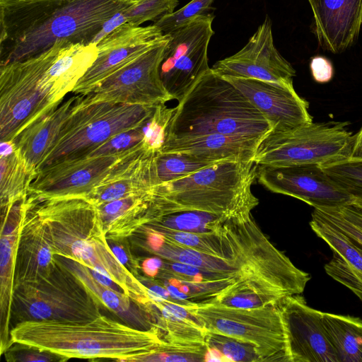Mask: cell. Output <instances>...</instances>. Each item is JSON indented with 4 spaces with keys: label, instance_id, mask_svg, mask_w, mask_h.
<instances>
[{
    "label": "cell",
    "instance_id": "7dc6e473",
    "mask_svg": "<svg viewBox=\"0 0 362 362\" xmlns=\"http://www.w3.org/2000/svg\"><path fill=\"white\" fill-rule=\"evenodd\" d=\"M123 10V9H122ZM122 10L115 14L103 25L100 31L97 34L93 41V44L97 45L104 37L119 25L127 23Z\"/></svg>",
    "mask_w": 362,
    "mask_h": 362
},
{
    "label": "cell",
    "instance_id": "816d5d0a",
    "mask_svg": "<svg viewBox=\"0 0 362 362\" xmlns=\"http://www.w3.org/2000/svg\"><path fill=\"white\" fill-rule=\"evenodd\" d=\"M351 204L362 211V200L355 199Z\"/></svg>",
    "mask_w": 362,
    "mask_h": 362
},
{
    "label": "cell",
    "instance_id": "9c48e42d",
    "mask_svg": "<svg viewBox=\"0 0 362 362\" xmlns=\"http://www.w3.org/2000/svg\"><path fill=\"white\" fill-rule=\"evenodd\" d=\"M100 308L57 259V267L47 277L14 288L11 317L17 319V323L42 320H85L100 315Z\"/></svg>",
    "mask_w": 362,
    "mask_h": 362
},
{
    "label": "cell",
    "instance_id": "b9f144b4",
    "mask_svg": "<svg viewBox=\"0 0 362 362\" xmlns=\"http://www.w3.org/2000/svg\"><path fill=\"white\" fill-rule=\"evenodd\" d=\"M148 121L136 128L114 136L87 156H119L136 147L144 140Z\"/></svg>",
    "mask_w": 362,
    "mask_h": 362
},
{
    "label": "cell",
    "instance_id": "ba28073f",
    "mask_svg": "<svg viewBox=\"0 0 362 362\" xmlns=\"http://www.w3.org/2000/svg\"><path fill=\"white\" fill-rule=\"evenodd\" d=\"M348 124L313 122L286 131H271L259 144L254 162L257 165H322L349 158L355 135Z\"/></svg>",
    "mask_w": 362,
    "mask_h": 362
},
{
    "label": "cell",
    "instance_id": "cb8c5ba5",
    "mask_svg": "<svg viewBox=\"0 0 362 362\" xmlns=\"http://www.w3.org/2000/svg\"><path fill=\"white\" fill-rule=\"evenodd\" d=\"M310 226L332 252V257L324 267L333 279L351 290L362 303V250L337 228L312 214Z\"/></svg>",
    "mask_w": 362,
    "mask_h": 362
},
{
    "label": "cell",
    "instance_id": "e575fe53",
    "mask_svg": "<svg viewBox=\"0 0 362 362\" xmlns=\"http://www.w3.org/2000/svg\"><path fill=\"white\" fill-rule=\"evenodd\" d=\"M214 163L184 153L158 152L155 156L157 185L183 178Z\"/></svg>",
    "mask_w": 362,
    "mask_h": 362
},
{
    "label": "cell",
    "instance_id": "74e56055",
    "mask_svg": "<svg viewBox=\"0 0 362 362\" xmlns=\"http://www.w3.org/2000/svg\"><path fill=\"white\" fill-rule=\"evenodd\" d=\"M209 349L206 344H176L164 342L156 351L139 361H205Z\"/></svg>",
    "mask_w": 362,
    "mask_h": 362
},
{
    "label": "cell",
    "instance_id": "e0dca14e",
    "mask_svg": "<svg viewBox=\"0 0 362 362\" xmlns=\"http://www.w3.org/2000/svg\"><path fill=\"white\" fill-rule=\"evenodd\" d=\"M125 153L87 156L47 166L37 173L29 192L39 197L87 195Z\"/></svg>",
    "mask_w": 362,
    "mask_h": 362
},
{
    "label": "cell",
    "instance_id": "7c38bea8",
    "mask_svg": "<svg viewBox=\"0 0 362 362\" xmlns=\"http://www.w3.org/2000/svg\"><path fill=\"white\" fill-rule=\"evenodd\" d=\"M164 40L117 71L86 94L93 101L156 106L172 100L160 76Z\"/></svg>",
    "mask_w": 362,
    "mask_h": 362
},
{
    "label": "cell",
    "instance_id": "3957f363",
    "mask_svg": "<svg viewBox=\"0 0 362 362\" xmlns=\"http://www.w3.org/2000/svg\"><path fill=\"white\" fill-rule=\"evenodd\" d=\"M29 197L47 227L54 255L87 266L111 279L134 303L150 308L147 287L112 252L98 210L86 195Z\"/></svg>",
    "mask_w": 362,
    "mask_h": 362
},
{
    "label": "cell",
    "instance_id": "4fadbf2b",
    "mask_svg": "<svg viewBox=\"0 0 362 362\" xmlns=\"http://www.w3.org/2000/svg\"><path fill=\"white\" fill-rule=\"evenodd\" d=\"M257 178L268 190L298 199L314 208H340L354 201L320 165H257Z\"/></svg>",
    "mask_w": 362,
    "mask_h": 362
},
{
    "label": "cell",
    "instance_id": "30bf717a",
    "mask_svg": "<svg viewBox=\"0 0 362 362\" xmlns=\"http://www.w3.org/2000/svg\"><path fill=\"white\" fill-rule=\"evenodd\" d=\"M188 309L198 317L206 330L253 344L263 362H290L277 304L244 309L214 303Z\"/></svg>",
    "mask_w": 362,
    "mask_h": 362
},
{
    "label": "cell",
    "instance_id": "7402d4cb",
    "mask_svg": "<svg viewBox=\"0 0 362 362\" xmlns=\"http://www.w3.org/2000/svg\"><path fill=\"white\" fill-rule=\"evenodd\" d=\"M28 195L1 206L0 240V351L11 346L10 324L12 314L16 260L19 228Z\"/></svg>",
    "mask_w": 362,
    "mask_h": 362
},
{
    "label": "cell",
    "instance_id": "f6af8a7d",
    "mask_svg": "<svg viewBox=\"0 0 362 362\" xmlns=\"http://www.w3.org/2000/svg\"><path fill=\"white\" fill-rule=\"evenodd\" d=\"M310 69L313 79L320 83L329 82L334 75L332 62L322 56L313 57L310 62Z\"/></svg>",
    "mask_w": 362,
    "mask_h": 362
},
{
    "label": "cell",
    "instance_id": "4dcf8cb0",
    "mask_svg": "<svg viewBox=\"0 0 362 362\" xmlns=\"http://www.w3.org/2000/svg\"><path fill=\"white\" fill-rule=\"evenodd\" d=\"M55 256L58 261L76 276L101 308L115 313L129 310L131 299L124 291L119 292L111 286L100 281L87 266L71 259Z\"/></svg>",
    "mask_w": 362,
    "mask_h": 362
},
{
    "label": "cell",
    "instance_id": "8d00e7d4",
    "mask_svg": "<svg viewBox=\"0 0 362 362\" xmlns=\"http://www.w3.org/2000/svg\"><path fill=\"white\" fill-rule=\"evenodd\" d=\"M321 167L354 200H362V160L349 158Z\"/></svg>",
    "mask_w": 362,
    "mask_h": 362
},
{
    "label": "cell",
    "instance_id": "681fc988",
    "mask_svg": "<svg viewBox=\"0 0 362 362\" xmlns=\"http://www.w3.org/2000/svg\"><path fill=\"white\" fill-rule=\"evenodd\" d=\"M162 264V258L159 257H148L141 263V269L144 274L151 279H155Z\"/></svg>",
    "mask_w": 362,
    "mask_h": 362
},
{
    "label": "cell",
    "instance_id": "9a60e30c",
    "mask_svg": "<svg viewBox=\"0 0 362 362\" xmlns=\"http://www.w3.org/2000/svg\"><path fill=\"white\" fill-rule=\"evenodd\" d=\"M290 362H339L322 320L323 312L306 303L300 294L278 303Z\"/></svg>",
    "mask_w": 362,
    "mask_h": 362
},
{
    "label": "cell",
    "instance_id": "60d3db41",
    "mask_svg": "<svg viewBox=\"0 0 362 362\" xmlns=\"http://www.w3.org/2000/svg\"><path fill=\"white\" fill-rule=\"evenodd\" d=\"M175 107L169 108L165 104L156 105L149 119L144 140V147L151 152L158 153L161 148Z\"/></svg>",
    "mask_w": 362,
    "mask_h": 362
},
{
    "label": "cell",
    "instance_id": "d4e9b609",
    "mask_svg": "<svg viewBox=\"0 0 362 362\" xmlns=\"http://www.w3.org/2000/svg\"><path fill=\"white\" fill-rule=\"evenodd\" d=\"M78 95L57 107L23 129L11 141L14 149L35 176L40 163L55 143L62 127L69 115Z\"/></svg>",
    "mask_w": 362,
    "mask_h": 362
},
{
    "label": "cell",
    "instance_id": "44dd1931",
    "mask_svg": "<svg viewBox=\"0 0 362 362\" xmlns=\"http://www.w3.org/2000/svg\"><path fill=\"white\" fill-rule=\"evenodd\" d=\"M311 30L321 48L337 54L357 40L362 26V0H308Z\"/></svg>",
    "mask_w": 362,
    "mask_h": 362
},
{
    "label": "cell",
    "instance_id": "f1b7e54d",
    "mask_svg": "<svg viewBox=\"0 0 362 362\" xmlns=\"http://www.w3.org/2000/svg\"><path fill=\"white\" fill-rule=\"evenodd\" d=\"M287 296L284 292L256 276H245L223 293L215 303L221 305L252 309L277 304Z\"/></svg>",
    "mask_w": 362,
    "mask_h": 362
},
{
    "label": "cell",
    "instance_id": "7bdbcfd3",
    "mask_svg": "<svg viewBox=\"0 0 362 362\" xmlns=\"http://www.w3.org/2000/svg\"><path fill=\"white\" fill-rule=\"evenodd\" d=\"M313 211L346 235L362 250V230L344 218L338 208H314Z\"/></svg>",
    "mask_w": 362,
    "mask_h": 362
},
{
    "label": "cell",
    "instance_id": "6da1fadb",
    "mask_svg": "<svg viewBox=\"0 0 362 362\" xmlns=\"http://www.w3.org/2000/svg\"><path fill=\"white\" fill-rule=\"evenodd\" d=\"M124 0H0V66L59 42L90 45Z\"/></svg>",
    "mask_w": 362,
    "mask_h": 362
},
{
    "label": "cell",
    "instance_id": "7a4b0ae2",
    "mask_svg": "<svg viewBox=\"0 0 362 362\" xmlns=\"http://www.w3.org/2000/svg\"><path fill=\"white\" fill-rule=\"evenodd\" d=\"M88 68L80 44L59 42L35 57L0 66V139L11 141L62 101Z\"/></svg>",
    "mask_w": 362,
    "mask_h": 362
},
{
    "label": "cell",
    "instance_id": "ac0fdd59",
    "mask_svg": "<svg viewBox=\"0 0 362 362\" xmlns=\"http://www.w3.org/2000/svg\"><path fill=\"white\" fill-rule=\"evenodd\" d=\"M225 78L262 112L272 131H286L313 122L308 103L298 95L293 86L255 78Z\"/></svg>",
    "mask_w": 362,
    "mask_h": 362
},
{
    "label": "cell",
    "instance_id": "5b68a950",
    "mask_svg": "<svg viewBox=\"0 0 362 362\" xmlns=\"http://www.w3.org/2000/svg\"><path fill=\"white\" fill-rule=\"evenodd\" d=\"M257 175V165L253 160H223L157 185L151 189L146 225L161 214L181 210L229 216L252 212L259 204L251 190Z\"/></svg>",
    "mask_w": 362,
    "mask_h": 362
},
{
    "label": "cell",
    "instance_id": "2e32d148",
    "mask_svg": "<svg viewBox=\"0 0 362 362\" xmlns=\"http://www.w3.org/2000/svg\"><path fill=\"white\" fill-rule=\"evenodd\" d=\"M222 77L255 78L293 86L296 71L277 50L269 17L246 45L235 54L221 59L211 68Z\"/></svg>",
    "mask_w": 362,
    "mask_h": 362
},
{
    "label": "cell",
    "instance_id": "52a82bcc",
    "mask_svg": "<svg viewBox=\"0 0 362 362\" xmlns=\"http://www.w3.org/2000/svg\"><path fill=\"white\" fill-rule=\"evenodd\" d=\"M156 107L93 101L78 95L37 173L57 163L86 157L114 136L146 123Z\"/></svg>",
    "mask_w": 362,
    "mask_h": 362
},
{
    "label": "cell",
    "instance_id": "ffe728a7",
    "mask_svg": "<svg viewBox=\"0 0 362 362\" xmlns=\"http://www.w3.org/2000/svg\"><path fill=\"white\" fill-rule=\"evenodd\" d=\"M143 143L122 155L86 197L94 204L146 193L157 185L155 156Z\"/></svg>",
    "mask_w": 362,
    "mask_h": 362
},
{
    "label": "cell",
    "instance_id": "4316f807",
    "mask_svg": "<svg viewBox=\"0 0 362 362\" xmlns=\"http://www.w3.org/2000/svg\"><path fill=\"white\" fill-rule=\"evenodd\" d=\"M151 316L168 343L204 344L207 330L185 305L175 302L151 300Z\"/></svg>",
    "mask_w": 362,
    "mask_h": 362
},
{
    "label": "cell",
    "instance_id": "f5cc1de1",
    "mask_svg": "<svg viewBox=\"0 0 362 362\" xmlns=\"http://www.w3.org/2000/svg\"><path fill=\"white\" fill-rule=\"evenodd\" d=\"M126 1L133 4H134L135 2H136L138 0H125Z\"/></svg>",
    "mask_w": 362,
    "mask_h": 362
},
{
    "label": "cell",
    "instance_id": "8fae6325",
    "mask_svg": "<svg viewBox=\"0 0 362 362\" xmlns=\"http://www.w3.org/2000/svg\"><path fill=\"white\" fill-rule=\"evenodd\" d=\"M214 18L209 13L168 33L170 37L159 72L172 100L179 102L211 69L208 47L214 33Z\"/></svg>",
    "mask_w": 362,
    "mask_h": 362
},
{
    "label": "cell",
    "instance_id": "836d02e7",
    "mask_svg": "<svg viewBox=\"0 0 362 362\" xmlns=\"http://www.w3.org/2000/svg\"><path fill=\"white\" fill-rule=\"evenodd\" d=\"M146 226L160 233L163 238L168 241L205 254L212 255L228 261L231 255V247L218 228L214 231L192 233L173 230L148 225Z\"/></svg>",
    "mask_w": 362,
    "mask_h": 362
},
{
    "label": "cell",
    "instance_id": "8992f818",
    "mask_svg": "<svg viewBox=\"0 0 362 362\" xmlns=\"http://www.w3.org/2000/svg\"><path fill=\"white\" fill-rule=\"evenodd\" d=\"M272 130L243 93L211 68L175 107L165 139L206 134L261 139Z\"/></svg>",
    "mask_w": 362,
    "mask_h": 362
},
{
    "label": "cell",
    "instance_id": "ee69618b",
    "mask_svg": "<svg viewBox=\"0 0 362 362\" xmlns=\"http://www.w3.org/2000/svg\"><path fill=\"white\" fill-rule=\"evenodd\" d=\"M11 345L4 353L8 361H65L63 358L51 353L25 346L21 344Z\"/></svg>",
    "mask_w": 362,
    "mask_h": 362
},
{
    "label": "cell",
    "instance_id": "d6a6232c",
    "mask_svg": "<svg viewBox=\"0 0 362 362\" xmlns=\"http://www.w3.org/2000/svg\"><path fill=\"white\" fill-rule=\"evenodd\" d=\"M228 216L201 210H181L161 214L146 225L179 231L210 232L216 230Z\"/></svg>",
    "mask_w": 362,
    "mask_h": 362
},
{
    "label": "cell",
    "instance_id": "1f68e13d",
    "mask_svg": "<svg viewBox=\"0 0 362 362\" xmlns=\"http://www.w3.org/2000/svg\"><path fill=\"white\" fill-rule=\"evenodd\" d=\"M151 252L166 260L187 264L223 273L245 275L225 259L171 243L165 240L162 235L160 241Z\"/></svg>",
    "mask_w": 362,
    "mask_h": 362
},
{
    "label": "cell",
    "instance_id": "d590c367",
    "mask_svg": "<svg viewBox=\"0 0 362 362\" xmlns=\"http://www.w3.org/2000/svg\"><path fill=\"white\" fill-rule=\"evenodd\" d=\"M205 344L209 350L218 352L224 361L263 362L253 344L235 337L207 330Z\"/></svg>",
    "mask_w": 362,
    "mask_h": 362
},
{
    "label": "cell",
    "instance_id": "ab89813d",
    "mask_svg": "<svg viewBox=\"0 0 362 362\" xmlns=\"http://www.w3.org/2000/svg\"><path fill=\"white\" fill-rule=\"evenodd\" d=\"M214 0H191L177 11L163 15L153 23L164 34L175 30L192 20L208 14Z\"/></svg>",
    "mask_w": 362,
    "mask_h": 362
},
{
    "label": "cell",
    "instance_id": "5bb4252c",
    "mask_svg": "<svg viewBox=\"0 0 362 362\" xmlns=\"http://www.w3.org/2000/svg\"><path fill=\"white\" fill-rule=\"evenodd\" d=\"M166 35L154 24L141 27L125 23L119 25L96 45L97 58L72 93L88 94L103 81L158 44Z\"/></svg>",
    "mask_w": 362,
    "mask_h": 362
},
{
    "label": "cell",
    "instance_id": "83f0119b",
    "mask_svg": "<svg viewBox=\"0 0 362 362\" xmlns=\"http://www.w3.org/2000/svg\"><path fill=\"white\" fill-rule=\"evenodd\" d=\"M322 320L339 362H362V320L323 312Z\"/></svg>",
    "mask_w": 362,
    "mask_h": 362
},
{
    "label": "cell",
    "instance_id": "603a6c76",
    "mask_svg": "<svg viewBox=\"0 0 362 362\" xmlns=\"http://www.w3.org/2000/svg\"><path fill=\"white\" fill-rule=\"evenodd\" d=\"M263 138L206 134L165 139L158 152L184 153L206 162L253 160Z\"/></svg>",
    "mask_w": 362,
    "mask_h": 362
},
{
    "label": "cell",
    "instance_id": "277c9868",
    "mask_svg": "<svg viewBox=\"0 0 362 362\" xmlns=\"http://www.w3.org/2000/svg\"><path fill=\"white\" fill-rule=\"evenodd\" d=\"M14 343L53 354L65 361L76 358L139 361L165 341L158 326L139 329L102 314L85 320H27L11 329Z\"/></svg>",
    "mask_w": 362,
    "mask_h": 362
},
{
    "label": "cell",
    "instance_id": "c3c4849f",
    "mask_svg": "<svg viewBox=\"0 0 362 362\" xmlns=\"http://www.w3.org/2000/svg\"><path fill=\"white\" fill-rule=\"evenodd\" d=\"M339 211L347 221L362 230V211L351 204L338 208Z\"/></svg>",
    "mask_w": 362,
    "mask_h": 362
},
{
    "label": "cell",
    "instance_id": "f35d334b",
    "mask_svg": "<svg viewBox=\"0 0 362 362\" xmlns=\"http://www.w3.org/2000/svg\"><path fill=\"white\" fill-rule=\"evenodd\" d=\"M178 0H138L122 10L127 23L139 26L148 21H156L163 15L172 13Z\"/></svg>",
    "mask_w": 362,
    "mask_h": 362
},
{
    "label": "cell",
    "instance_id": "bcb514c9",
    "mask_svg": "<svg viewBox=\"0 0 362 362\" xmlns=\"http://www.w3.org/2000/svg\"><path fill=\"white\" fill-rule=\"evenodd\" d=\"M126 240V239H125ZM110 241L112 252L119 261L125 266L136 277L139 278L138 269L140 267L138 261L132 255L124 245V240Z\"/></svg>",
    "mask_w": 362,
    "mask_h": 362
},
{
    "label": "cell",
    "instance_id": "f546056e",
    "mask_svg": "<svg viewBox=\"0 0 362 362\" xmlns=\"http://www.w3.org/2000/svg\"><path fill=\"white\" fill-rule=\"evenodd\" d=\"M0 169L1 206L28 194L35 175L28 171L11 141L1 142Z\"/></svg>",
    "mask_w": 362,
    "mask_h": 362
},
{
    "label": "cell",
    "instance_id": "f907efd6",
    "mask_svg": "<svg viewBox=\"0 0 362 362\" xmlns=\"http://www.w3.org/2000/svg\"><path fill=\"white\" fill-rule=\"evenodd\" d=\"M355 135V140L350 158L362 160V127Z\"/></svg>",
    "mask_w": 362,
    "mask_h": 362
},
{
    "label": "cell",
    "instance_id": "484cf974",
    "mask_svg": "<svg viewBox=\"0 0 362 362\" xmlns=\"http://www.w3.org/2000/svg\"><path fill=\"white\" fill-rule=\"evenodd\" d=\"M151 191L95 204L109 241H119L143 227Z\"/></svg>",
    "mask_w": 362,
    "mask_h": 362
},
{
    "label": "cell",
    "instance_id": "d6986e66",
    "mask_svg": "<svg viewBox=\"0 0 362 362\" xmlns=\"http://www.w3.org/2000/svg\"><path fill=\"white\" fill-rule=\"evenodd\" d=\"M57 266L47 227L34 208L28 193L19 228L14 288L47 277Z\"/></svg>",
    "mask_w": 362,
    "mask_h": 362
}]
</instances>
